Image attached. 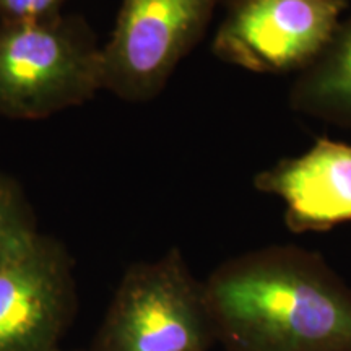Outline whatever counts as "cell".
<instances>
[{"label":"cell","mask_w":351,"mask_h":351,"mask_svg":"<svg viewBox=\"0 0 351 351\" xmlns=\"http://www.w3.org/2000/svg\"><path fill=\"white\" fill-rule=\"evenodd\" d=\"M226 351H351V287L319 254L267 245L204 282Z\"/></svg>","instance_id":"1"},{"label":"cell","mask_w":351,"mask_h":351,"mask_svg":"<svg viewBox=\"0 0 351 351\" xmlns=\"http://www.w3.org/2000/svg\"><path fill=\"white\" fill-rule=\"evenodd\" d=\"M98 39L80 15L0 23V117L38 121L103 90Z\"/></svg>","instance_id":"2"},{"label":"cell","mask_w":351,"mask_h":351,"mask_svg":"<svg viewBox=\"0 0 351 351\" xmlns=\"http://www.w3.org/2000/svg\"><path fill=\"white\" fill-rule=\"evenodd\" d=\"M215 343L204 282L174 247L125 270L90 350L210 351Z\"/></svg>","instance_id":"3"},{"label":"cell","mask_w":351,"mask_h":351,"mask_svg":"<svg viewBox=\"0 0 351 351\" xmlns=\"http://www.w3.org/2000/svg\"><path fill=\"white\" fill-rule=\"evenodd\" d=\"M225 0H122L101 49L103 90L129 103L155 99L207 32Z\"/></svg>","instance_id":"4"},{"label":"cell","mask_w":351,"mask_h":351,"mask_svg":"<svg viewBox=\"0 0 351 351\" xmlns=\"http://www.w3.org/2000/svg\"><path fill=\"white\" fill-rule=\"evenodd\" d=\"M346 0H236L212 41L223 62L267 75L304 72L340 26Z\"/></svg>","instance_id":"5"},{"label":"cell","mask_w":351,"mask_h":351,"mask_svg":"<svg viewBox=\"0 0 351 351\" xmlns=\"http://www.w3.org/2000/svg\"><path fill=\"white\" fill-rule=\"evenodd\" d=\"M75 313L73 262L60 241L39 234L0 267V351H57Z\"/></svg>","instance_id":"6"},{"label":"cell","mask_w":351,"mask_h":351,"mask_svg":"<svg viewBox=\"0 0 351 351\" xmlns=\"http://www.w3.org/2000/svg\"><path fill=\"white\" fill-rule=\"evenodd\" d=\"M263 194L285 204L289 231L320 232L351 221V143L322 137L306 153L285 158L254 178Z\"/></svg>","instance_id":"7"},{"label":"cell","mask_w":351,"mask_h":351,"mask_svg":"<svg viewBox=\"0 0 351 351\" xmlns=\"http://www.w3.org/2000/svg\"><path fill=\"white\" fill-rule=\"evenodd\" d=\"M288 103L298 114L351 129V19L341 21L322 56L296 77Z\"/></svg>","instance_id":"8"},{"label":"cell","mask_w":351,"mask_h":351,"mask_svg":"<svg viewBox=\"0 0 351 351\" xmlns=\"http://www.w3.org/2000/svg\"><path fill=\"white\" fill-rule=\"evenodd\" d=\"M39 234L25 191L0 169V267L28 251Z\"/></svg>","instance_id":"9"},{"label":"cell","mask_w":351,"mask_h":351,"mask_svg":"<svg viewBox=\"0 0 351 351\" xmlns=\"http://www.w3.org/2000/svg\"><path fill=\"white\" fill-rule=\"evenodd\" d=\"M67 0H0V23H33L62 15Z\"/></svg>","instance_id":"10"},{"label":"cell","mask_w":351,"mask_h":351,"mask_svg":"<svg viewBox=\"0 0 351 351\" xmlns=\"http://www.w3.org/2000/svg\"><path fill=\"white\" fill-rule=\"evenodd\" d=\"M232 2H236V0H225V2H223V3H225V5H228V3H232Z\"/></svg>","instance_id":"11"},{"label":"cell","mask_w":351,"mask_h":351,"mask_svg":"<svg viewBox=\"0 0 351 351\" xmlns=\"http://www.w3.org/2000/svg\"><path fill=\"white\" fill-rule=\"evenodd\" d=\"M57 351H64V350H60V348H59ZM88 351H93V350H88Z\"/></svg>","instance_id":"12"}]
</instances>
